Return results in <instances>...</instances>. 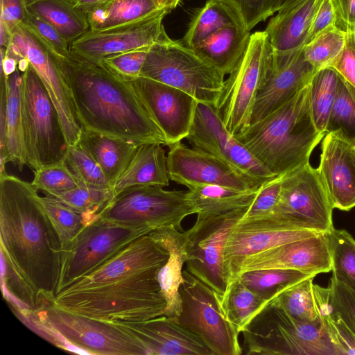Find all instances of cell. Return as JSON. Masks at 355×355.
I'll return each mask as SVG.
<instances>
[{"mask_svg": "<svg viewBox=\"0 0 355 355\" xmlns=\"http://www.w3.org/2000/svg\"><path fill=\"white\" fill-rule=\"evenodd\" d=\"M168 257L150 234L142 235L58 293L52 303L109 322H141L164 315L166 300L157 275Z\"/></svg>", "mask_w": 355, "mask_h": 355, "instance_id": "1", "label": "cell"}, {"mask_svg": "<svg viewBox=\"0 0 355 355\" xmlns=\"http://www.w3.org/2000/svg\"><path fill=\"white\" fill-rule=\"evenodd\" d=\"M51 57L68 87L82 128L138 144L168 146L130 80L101 60L71 51L64 57Z\"/></svg>", "mask_w": 355, "mask_h": 355, "instance_id": "2", "label": "cell"}, {"mask_svg": "<svg viewBox=\"0 0 355 355\" xmlns=\"http://www.w3.org/2000/svg\"><path fill=\"white\" fill-rule=\"evenodd\" d=\"M37 191L31 182L0 175L1 257L45 305L56 295L62 247Z\"/></svg>", "mask_w": 355, "mask_h": 355, "instance_id": "3", "label": "cell"}, {"mask_svg": "<svg viewBox=\"0 0 355 355\" xmlns=\"http://www.w3.org/2000/svg\"><path fill=\"white\" fill-rule=\"evenodd\" d=\"M309 84L234 135L275 177L309 164L311 153L324 136L313 121Z\"/></svg>", "mask_w": 355, "mask_h": 355, "instance_id": "4", "label": "cell"}, {"mask_svg": "<svg viewBox=\"0 0 355 355\" xmlns=\"http://www.w3.org/2000/svg\"><path fill=\"white\" fill-rule=\"evenodd\" d=\"M13 313L36 334L46 335L54 344L60 337L73 352L98 355H147L141 342L116 322L73 313L52 302L33 311L12 306Z\"/></svg>", "mask_w": 355, "mask_h": 355, "instance_id": "5", "label": "cell"}, {"mask_svg": "<svg viewBox=\"0 0 355 355\" xmlns=\"http://www.w3.org/2000/svg\"><path fill=\"white\" fill-rule=\"evenodd\" d=\"M243 354L337 355L323 322L299 321L272 300L241 329Z\"/></svg>", "mask_w": 355, "mask_h": 355, "instance_id": "6", "label": "cell"}, {"mask_svg": "<svg viewBox=\"0 0 355 355\" xmlns=\"http://www.w3.org/2000/svg\"><path fill=\"white\" fill-rule=\"evenodd\" d=\"M198 212L189 191L138 185L116 194L100 213L99 218L139 229L149 234L170 226L180 231L184 218Z\"/></svg>", "mask_w": 355, "mask_h": 355, "instance_id": "7", "label": "cell"}, {"mask_svg": "<svg viewBox=\"0 0 355 355\" xmlns=\"http://www.w3.org/2000/svg\"><path fill=\"white\" fill-rule=\"evenodd\" d=\"M21 107L26 165L35 171L65 162L69 144L58 113L30 64L21 73Z\"/></svg>", "mask_w": 355, "mask_h": 355, "instance_id": "8", "label": "cell"}, {"mask_svg": "<svg viewBox=\"0 0 355 355\" xmlns=\"http://www.w3.org/2000/svg\"><path fill=\"white\" fill-rule=\"evenodd\" d=\"M140 76L181 89L214 107L225 81V76L193 49L168 36L149 49Z\"/></svg>", "mask_w": 355, "mask_h": 355, "instance_id": "9", "label": "cell"}, {"mask_svg": "<svg viewBox=\"0 0 355 355\" xmlns=\"http://www.w3.org/2000/svg\"><path fill=\"white\" fill-rule=\"evenodd\" d=\"M273 52L265 31L252 33L245 51L224 81L214 109L233 136L250 124L257 97L269 75Z\"/></svg>", "mask_w": 355, "mask_h": 355, "instance_id": "10", "label": "cell"}, {"mask_svg": "<svg viewBox=\"0 0 355 355\" xmlns=\"http://www.w3.org/2000/svg\"><path fill=\"white\" fill-rule=\"evenodd\" d=\"M179 293L182 311L175 320L205 344L213 355L243 354L237 327L225 313L217 294L187 269Z\"/></svg>", "mask_w": 355, "mask_h": 355, "instance_id": "11", "label": "cell"}, {"mask_svg": "<svg viewBox=\"0 0 355 355\" xmlns=\"http://www.w3.org/2000/svg\"><path fill=\"white\" fill-rule=\"evenodd\" d=\"M249 207L217 214H197L194 225L184 232L189 254L186 269L212 289L221 304L227 288L225 243L230 231L245 215Z\"/></svg>", "mask_w": 355, "mask_h": 355, "instance_id": "12", "label": "cell"}, {"mask_svg": "<svg viewBox=\"0 0 355 355\" xmlns=\"http://www.w3.org/2000/svg\"><path fill=\"white\" fill-rule=\"evenodd\" d=\"M334 209L317 169L308 164L283 175L271 214L293 230L329 233L334 229Z\"/></svg>", "mask_w": 355, "mask_h": 355, "instance_id": "13", "label": "cell"}, {"mask_svg": "<svg viewBox=\"0 0 355 355\" xmlns=\"http://www.w3.org/2000/svg\"><path fill=\"white\" fill-rule=\"evenodd\" d=\"M145 231L98 218L87 225L62 252L59 293L104 263Z\"/></svg>", "mask_w": 355, "mask_h": 355, "instance_id": "14", "label": "cell"}, {"mask_svg": "<svg viewBox=\"0 0 355 355\" xmlns=\"http://www.w3.org/2000/svg\"><path fill=\"white\" fill-rule=\"evenodd\" d=\"M1 48L17 62L22 57L28 60L53 101L69 146L78 144L82 127L66 82L47 49L21 24L12 30L10 45Z\"/></svg>", "mask_w": 355, "mask_h": 355, "instance_id": "15", "label": "cell"}, {"mask_svg": "<svg viewBox=\"0 0 355 355\" xmlns=\"http://www.w3.org/2000/svg\"><path fill=\"white\" fill-rule=\"evenodd\" d=\"M185 139L192 147L216 156L259 184L276 178L227 131L211 105L198 103Z\"/></svg>", "mask_w": 355, "mask_h": 355, "instance_id": "16", "label": "cell"}, {"mask_svg": "<svg viewBox=\"0 0 355 355\" xmlns=\"http://www.w3.org/2000/svg\"><path fill=\"white\" fill-rule=\"evenodd\" d=\"M318 234L320 233L293 230L273 214L255 218H241L230 231L225 243L226 291L234 282L239 266L247 257Z\"/></svg>", "mask_w": 355, "mask_h": 355, "instance_id": "17", "label": "cell"}, {"mask_svg": "<svg viewBox=\"0 0 355 355\" xmlns=\"http://www.w3.org/2000/svg\"><path fill=\"white\" fill-rule=\"evenodd\" d=\"M169 12L162 9L141 20L104 31L88 30L70 44V50L87 58H105L150 48L168 37L163 19Z\"/></svg>", "mask_w": 355, "mask_h": 355, "instance_id": "18", "label": "cell"}, {"mask_svg": "<svg viewBox=\"0 0 355 355\" xmlns=\"http://www.w3.org/2000/svg\"><path fill=\"white\" fill-rule=\"evenodd\" d=\"M167 167L170 180L191 189L219 184L241 190L259 188L252 179L216 156L180 142L168 146Z\"/></svg>", "mask_w": 355, "mask_h": 355, "instance_id": "19", "label": "cell"}, {"mask_svg": "<svg viewBox=\"0 0 355 355\" xmlns=\"http://www.w3.org/2000/svg\"><path fill=\"white\" fill-rule=\"evenodd\" d=\"M130 81L164 134L168 146L185 139L193 121L198 101L181 89L148 78L139 76Z\"/></svg>", "mask_w": 355, "mask_h": 355, "instance_id": "20", "label": "cell"}, {"mask_svg": "<svg viewBox=\"0 0 355 355\" xmlns=\"http://www.w3.org/2000/svg\"><path fill=\"white\" fill-rule=\"evenodd\" d=\"M262 269L295 270L315 276L330 272L328 233H320L247 257L239 266L234 282L244 272Z\"/></svg>", "mask_w": 355, "mask_h": 355, "instance_id": "21", "label": "cell"}, {"mask_svg": "<svg viewBox=\"0 0 355 355\" xmlns=\"http://www.w3.org/2000/svg\"><path fill=\"white\" fill-rule=\"evenodd\" d=\"M316 169L334 208L355 207V138L340 129L327 132Z\"/></svg>", "mask_w": 355, "mask_h": 355, "instance_id": "22", "label": "cell"}, {"mask_svg": "<svg viewBox=\"0 0 355 355\" xmlns=\"http://www.w3.org/2000/svg\"><path fill=\"white\" fill-rule=\"evenodd\" d=\"M302 49H274L269 75L257 97L250 124L263 119L310 83L316 72L305 60Z\"/></svg>", "mask_w": 355, "mask_h": 355, "instance_id": "23", "label": "cell"}, {"mask_svg": "<svg viewBox=\"0 0 355 355\" xmlns=\"http://www.w3.org/2000/svg\"><path fill=\"white\" fill-rule=\"evenodd\" d=\"M113 322L134 334L147 355H213L199 337L164 315L141 322Z\"/></svg>", "mask_w": 355, "mask_h": 355, "instance_id": "24", "label": "cell"}, {"mask_svg": "<svg viewBox=\"0 0 355 355\" xmlns=\"http://www.w3.org/2000/svg\"><path fill=\"white\" fill-rule=\"evenodd\" d=\"M17 69L0 81V175L11 162L21 171L26 165L21 107V74Z\"/></svg>", "mask_w": 355, "mask_h": 355, "instance_id": "25", "label": "cell"}, {"mask_svg": "<svg viewBox=\"0 0 355 355\" xmlns=\"http://www.w3.org/2000/svg\"><path fill=\"white\" fill-rule=\"evenodd\" d=\"M149 234L169 254L158 272L157 279L166 300L164 315L175 318L182 311L179 288L183 281L182 267L189 259L187 238L184 232L173 226L156 230Z\"/></svg>", "mask_w": 355, "mask_h": 355, "instance_id": "26", "label": "cell"}, {"mask_svg": "<svg viewBox=\"0 0 355 355\" xmlns=\"http://www.w3.org/2000/svg\"><path fill=\"white\" fill-rule=\"evenodd\" d=\"M321 0H301L279 10L264 30L274 49L281 51L303 48Z\"/></svg>", "mask_w": 355, "mask_h": 355, "instance_id": "27", "label": "cell"}, {"mask_svg": "<svg viewBox=\"0 0 355 355\" xmlns=\"http://www.w3.org/2000/svg\"><path fill=\"white\" fill-rule=\"evenodd\" d=\"M162 146L153 143L138 146L112 187L114 196L123 189L133 186H168L170 178L167 156Z\"/></svg>", "mask_w": 355, "mask_h": 355, "instance_id": "28", "label": "cell"}, {"mask_svg": "<svg viewBox=\"0 0 355 355\" xmlns=\"http://www.w3.org/2000/svg\"><path fill=\"white\" fill-rule=\"evenodd\" d=\"M250 35V31L243 25H229L207 37L193 50L225 76L243 55Z\"/></svg>", "mask_w": 355, "mask_h": 355, "instance_id": "29", "label": "cell"}, {"mask_svg": "<svg viewBox=\"0 0 355 355\" xmlns=\"http://www.w3.org/2000/svg\"><path fill=\"white\" fill-rule=\"evenodd\" d=\"M79 142L100 165L112 187L140 145L84 128Z\"/></svg>", "mask_w": 355, "mask_h": 355, "instance_id": "30", "label": "cell"}, {"mask_svg": "<svg viewBox=\"0 0 355 355\" xmlns=\"http://www.w3.org/2000/svg\"><path fill=\"white\" fill-rule=\"evenodd\" d=\"M315 277H309L288 287L271 300L299 321L307 323L322 321L329 290L313 284Z\"/></svg>", "mask_w": 355, "mask_h": 355, "instance_id": "31", "label": "cell"}, {"mask_svg": "<svg viewBox=\"0 0 355 355\" xmlns=\"http://www.w3.org/2000/svg\"><path fill=\"white\" fill-rule=\"evenodd\" d=\"M27 8L51 25L69 44L89 29L87 15L71 0H27Z\"/></svg>", "mask_w": 355, "mask_h": 355, "instance_id": "32", "label": "cell"}, {"mask_svg": "<svg viewBox=\"0 0 355 355\" xmlns=\"http://www.w3.org/2000/svg\"><path fill=\"white\" fill-rule=\"evenodd\" d=\"M232 24L243 26L239 17L228 5L221 0H207L204 6L195 12L180 42L193 49L215 32Z\"/></svg>", "mask_w": 355, "mask_h": 355, "instance_id": "33", "label": "cell"}, {"mask_svg": "<svg viewBox=\"0 0 355 355\" xmlns=\"http://www.w3.org/2000/svg\"><path fill=\"white\" fill-rule=\"evenodd\" d=\"M259 188L241 190L219 184H207L188 191L198 209V214H217L249 207Z\"/></svg>", "mask_w": 355, "mask_h": 355, "instance_id": "34", "label": "cell"}, {"mask_svg": "<svg viewBox=\"0 0 355 355\" xmlns=\"http://www.w3.org/2000/svg\"><path fill=\"white\" fill-rule=\"evenodd\" d=\"M161 10L153 0H111L87 15L89 30L99 31L123 26Z\"/></svg>", "mask_w": 355, "mask_h": 355, "instance_id": "35", "label": "cell"}, {"mask_svg": "<svg viewBox=\"0 0 355 355\" xmlns=\"http://www.w3.org/2000/svg\"><path fill=\"white\" fill-rule=\"evenodd\" d=\"M340 75L331 67L322 69L310 82V103L313 121L322 133L327 132L330 112L336 95Z\"/></svg>", "mask_w": 355, "mask_h": 355, "instance_id": "36", "label": "cell"}, {"mask_svg": "<svg viewBox=\"0 0 355 355\" xmlns=\"http://www.w3.org/2000/svg\"><path fill=\"white\" fill-rule=\"evenodd\" d=\"M311 276L315 275L295 270L262 269L244 272L237 279L268 302L288 287Z\"/></svg>", "mask_w": 355, "mask_h": 355, "instance_id": "37", "label": "cell"}, {"mask_svg": "<svg viewBox=\"0 0 355 355\" xmlns=\"http://www.w3.org/2000/svg\"><path fill=\"white\" fill-rule=\"evenodd\" d=\"M332 277L355 292V239L345 230L328 233Z\"/></svg>", "mask_w": 355, "mask_h": 355, "instance_id": "38", "label": "cell"}, {"mask_svg": "<svg viewBox=\"0 0 355 355\" xmlns=\"http://www.w3.org/2000/svg\"><path fill=\"white\" fill-rule=\"evenodd\" d=\"M53 196L83 214L88 225L99 218L100 213L114 197V193L112 188L81 184Z\"/></svg>", "mask_w": 355, "mask_h": 355, "instance_id": "39", "label": "cell"}, {"mask_svg": "<svg viewBox=\"0 0 355 355\" xmlns=\"http://www.w3.org/2000/svg\"><path fill=\"white\" fill-rule=\"evenodd\" d=\"M40 201L59 235L62 251L66 250L87 225L84 215L49 194L40 196Z\"/></svg>", "mask_w": 355, "mask_h": 355, "instance_id": "40", "label": "cell"}, {"mask_svg": "<svg viewBox=\"0 0 355 355\" xmlns=\"http://www.w3.org/2000/svg\"><path fill=\"white\" fill-rule=\"evenodd\" d=\"M345 31L331 26L317 35L302 49L305 60L317 72L329 67L343 51Z\"/></svg>", "mask_w": 355, "mask_h": 355, "instance_id": "41", "label": "cell"}, {"mask_svg": "<svg viewBox=\"0 0 355 355\" xmlns=\"http://www.w3.org/2000/svg\"><path fill=\"white\" fill-rule=\"evenodd\" d=\"M266 302V300L237 279L227 290L222 306L227 319L241 333L252 315Z\"/></svg>", "mask_w": 355, "mask_h": 355, "instance_id": "42", "label": "cell"}, {"mask_svg": "<svg viewBox=\"0 0 355 355\" xmlns=\"http://www.w3.org/2000/svg\"><path fill=\"white\" fill-rule=\"evenodd\" d=\"M65 162L81 184L112 188L100 165L80 142L69 146Z\"/></svg>", "mask_w": 355, "mask_h": 355, "instance_id": "43", "label": "cell"}, {"mask_svg": "<svg viewBox=\"0 0 355 355\" xmlns=\"http://www.w3.org/2000/svg\"><path fill=\"white\" fill-rule=\"evenodd\" d=\"M31 184L38 191L51 196L67 191L81 184L65 162L35 170Z\"/></svg>", "mask_w": 355, "mask_h": 355, "instance_id": "44", "label": "cell"}, {"mask_svg": "<svg viewBox=\"0 0 355 355\" xmlns=\"http://www.w3.org/2000/svg\"><path fill=\"white\" fill-rule=\"evenodd\" d=\"M338 129L349 137L355 138V101L346 82L340 76L329 117L327 132Z\"/></svg>", "mask_w": 355, "mask_h": 355, "instance_id": "45", "label": "cell"}, {"mask_svg": "<svg viewBox=\"0 0 355 355\" xmlns=\"http://www.w3.org/2000/svg\"><path fill=\"white\" fill-rule=\"evenodd\" d=\"M239 17L245 28L250 31L280 9L282 0H221Z\"/></svg>", "mask_w": 355, "mask_h": 355, "instance_id": "46", "label": "cell"}, {"mask_svg": "<svg viewBox=\"0 0 355 355\" xmlns=\"http://www.w3.org/2000/svg\"><path fill=\"white\" fill-rule=\"evenodd\" d=\"M20 24L35 35L53 57L62 58L69 53V43L56 29L39 16L28 11L26 19Z\"/></svg>", "mask_w": 355, "mask_h": 355, "instance_id": "47", "label": "cell"}, {"mask_svg": "<svg viewBox=\"0 0 355 355\" xmlns=\"http://www.w3.org/2000/svg\"><path fill=\"white\" fill-rule=\"evenodd\" d=\"M322 315L327 333L337 355H355V335L331 308L328 300Z\"/></svg>", "mask_w": 355, "mask_h": 355, "instance_id": "48", "label": "cell"}, {"mask_svg": "<svg viewBox=\"0 0 355 355\" xmlns=\"http://www.w3.org/2000/svg\"><path fill=\"white\" fill-rule=\"evenodd\" d=\"M327 288L331 308L355 335V292L340 284L332 277Z\"/></svg>", "mask_w": 355, "mask_h": 355, "instance_id": "49", "label": "cell"}, {"mask_svg": "<svg viewBox=\"0 0 355 355\" xmlns=\"http://www.w3.org/2000/svg\"><path fill=\"white\" fill-rule=\"evenodd\" d=\"M149 49L124 52L105 58L101 61L114 73L130 80L140 76Z\"/></svg>", "mask_w": 355, "mask_h": 355, "instance_id": "50", "label": "cell"}, {"mask_svg": "<svg viewBox=\"0 0 355 355\" xmlns=\"http://www.w3.org/2000/svg\"><path fill=\"white\" fill-rule=\"evenodd\" d=\"M282 178H274L260 187L243 219L259 218L272 212L279 199Z\"/></svg>", "mask_w": 355, "mask_h": 355, "instance_id": "51", "label": "cell"}, {"mask_svg": "<svg viewBox=\"0 0 355 355\" xmlns=\"http://www.w3.org/2000/svg\"><path fill=\"white\" fill-rule=\"evenodd\" d=\"M355 89V28L345 31V42L340 55L329 67Z\"/></svg>", "mask_w": 355, "mask_h": 355, "instance_id": "52", "label": "cell"}, {"mask_svg": "<svg viewBox=\"0 0 355 355\" xmlns=\"http://www.w3.org/2000/svg\"><path fill=\"white\" fill-rule=\"evenodd\" d=\"M334 25H336V17L331 0H321L313 19L306 44Z\"/></svg>", "mask_w": 355, "mask_h": 355, "instance_id": "53", "label": "cell"}, {"mask_svg": "<svg viewBox=\"0 0 355 355\" xmlns=\"http://www.w3.org/2000/svg\"><path fill=\"white\" fill-rule=\"evenodd\" d=\"M28 12L27 0H1L0 21L11 32L26 19Z\"/></svg>", "mask_w": 355, "mask_h": 355, "instance_id": "54", "label": "cell"}, {"mask_svg": "<svg viewBox=\"0 0 355 355\" xmlns=\"http://www.w3.org/2000/svg\"><path fill=\"white\" fill-rule=\"evenodd\" d=\"M336 26L346 31L355 28V0H331Z\"/></svg>", "mask_w": 355, "mask_h": 355, "instance_id": "55", "label": "cell"}, {"mask_svg": "<svg viewBox=\"0 0 355 355\" xmlns=\"http://www.w3.org/2000/svg\"><path fill=\"white\" fill-rule=\"evenodd\" d=\"M73 6L87 15L111 0H71Z\"/></svg>", "mask_w": 355, "mask_h": 355, "instance_id": "56", "label": "cell"}, {"mask_svg": "<svg viewBox=\"0 0 355 355\" xmlns=\"http://www.w3.org/2000/svg\"><path fill=\"white\" fill-rule=\"evenodd\" d=\"M18 69L17 60L6 55L1 49V72L8 77Z\"/></svg>", "mask_w": 355, "mask_h": 355, "instance_id": "57", "label": "cell"}, {"mask_svg": "<svg viewBox=\"0 0 355 355\" xmlns=\"http://www.w3.org/2000/svg\"><path fill=\"white\" fill-rule=\"evenodd\" d=\"M159 8L168 10L169 12L175 8L181 0H153Z\"/></svg>", "mask_w": 355, "mask_h": 355, "instance_id": "58", "label": "cell"}, {"mask_svg": "<svg viewBox=\"0 0 355 355\" xmlns=\"http://www.w3.org/2000/svg\"><path fill=\"white\" fill-rule=\"evenodd\" d=\"M300 1H301V0H282V5H281L279 10L288 8V7L295 4L296 3L299 2Z\"/></svg>", "mask_w": 355, "mask_h": 355, "instance_id": "59", "label": "cell"}, {"mask_svg": "<svg viewBox=\"0 0 355 355\" xmlns=\"http://www.w3.org/2000/svg\"><path fill=\"white\" fill-rule=\"evenodd\" d=\"M347 87L349 89V92H351L354 101H355V89L352 87L351 85H349L348 83H347Z\"/></svg>", "mask_w": 355, "mask_h": 355, "instance_id": "60", "label": "cell"}]
</instances>
